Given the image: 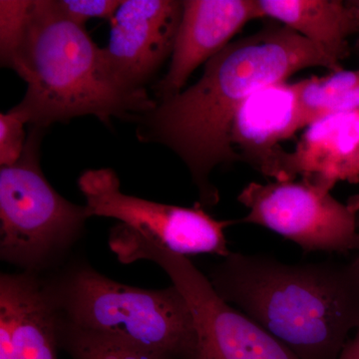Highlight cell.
I'll use <instances>...</instances> for the list:
<instances>
[{"label":"cell","mask_w":359,"mask_h":359,"mask_svg":"<svg viewBox=\"0 0 359 359\" xmlns=\"http://www.w3.org/2000/svg\"><path fill=\"white\" fill-rule=\"evenodd\" d=\"M311 67L342 69L339 61L287 26L231 42L205 63L195 84L158 101L142 116L139 139L172 149L188 167L201 205H216L219 193L211 174L219 165L238 162L230 133L241 106L257 90Z\"/></svg>","instance_id":"cell-1"},{"label":"cell","mask_w":359,"mask_h":359,"mask_svg":"<svg viewBox=\"0 0 359 359\" xmlns=\"http://www.w3.org/2000/svg\"><path fill=\"white\" fill-rule=\"evenodd\" d=\"M210 282L299 359H339L359 327V264L231 252Z\"/></svg>","instance_id":"cell-2"},{"label":"cell","mask_w":359,"mask_h":359,"mask_svg":"<svg viewBox=\"0 0 359 359\" xmlns=\"http://www.w3.org/2000/svg\"><path fill=\"white\" fill-rule=\"evenodd\" d=\"M6 68L27 84L13 108L36 128L81 116L110 124L113 118L144 116L157 105L146 90L133 91L118 82L103 48L54 0H32L25 34Z\"/></svg>","instance_id":"cell-3"},{"label":"cell","mask_w":359,"mask_h":359,"mask_svg":"<svg viewBox=\"0 0 359 359\" xmlns=\"http://www.w3.org/2000/svg\"><path fill=\"white\" fill-rule=\"evenodd\" d=\"M59 318L171 359H191L197 332L192 311L173 283L146 290L111 280L79 264L45 282Z\"/></svg>","instance_id":"cell-4"},{"label":"cell","mask_w":359,"mask_h":359,"mask_svg":"<svg viewBox=\"0 0 359 359\" xmlns=\"http://www.w3.org/2000/svg\"><path fill=\"white\" fill-rule=\"evenodd\" d=\"M43 129L32 127L18 163L0 170V259L36 273L68 250L89 219L59 195L39 163Z\"/></svg>","instance_id":"cell-5"},{"label":"cell","mask_w":359,"mask_h":359,"mask_svg":"<svg viewBox=\"0 0 359 359\" xmlns=\"http://www.w3.org/2000/svg\"><path fill=\"white\" fill-rule=\"evenodd\" d=\"M110 250L124 264L154 262L185 297L197 340L191 359H299L250 316L219 297L188 257L136 235L121 224L110 231Z\"/></svg>","instance_id":"cell-6"},{"label":"cell","mask_w":359,"mask_h":359,"mask_svg":"<svg viewBox=\"0 0 359 359\" xmlns=\"http://www.w3.org/2000/svg\"><path fill=\"white\" fill-rule=\"evenodd\" d=\"M77 184L89 218L117 219L136 235L184 257H226L231 252L224 231L238 222L212 218L201 204L180 207L127 195L109 168L87 170Z\"/></svg>","instance_id":"cell-7"},{"label":"cell","mask_w":359,"mask_h":359,"mask_svg":"<svg viewBox=\"0 0 359 359\" xmlns=\"http://www.w3.org/2000/svg\"><path fill=\"white\" fill-rule=\"evenodd\" d=\"M237 200L248 209L241 223L264 226L304 252L359 250L358 215L311 182H250Z\"/></svg>","instance_id":"cell-8"},{"label":"cell","mask_w":359,"mask_h":359,"mask_svg":"<svg viewBox=\"0 0 359 359\" xmlns=\"http://www.w3.org/2000/svg\"><path fill=\"white\" fill-rule=\"evenodd\" d=\"M183 13L178 0H124L111 20L103 48L108 67L120 84L142 91L173 53Z\"/></svg>","instance_id":"cell-9"},{"label":"cell","mask_w":359,"mask_h":359,"mask_svg":"<svg viewBox=\"0 0 359 359\" xmlns=\"http://www.w3.org/2000/svg\"><path fill=\"white\" fill-rule=\"evenodd\" d=\"M302 126L297 82L268 85L243 103L231 123L230 141L238 162L275 181H289L287 152L280 143Z\"/></svg>","instance_id":"cell-10"},{"label":"cell","mask_w":359,"mask_h":359,"mask_svg":"<svg viewBox=\"0 0 359 359\" xmlns=\"http://www.w3.org/2000/svg\"><path fill=\"white\" fill-rule=\"evenodd\" d=\"M171 63L157 86L160 101L181 92L203 63L230 44L248 22L262 18L257 0H184Z\"/></svg>","instance_id":"cell-11"},{"label":"cell","mask_w":359,"mask_h":359,"mask_svg":"<svg viewBox=\"0 0 359 359\" xmlns=\"http://www.w3.org/2000/svg\"><path fill=\"white\" fill-rule=\"evenodd\" d=\"M59 318L32 271L0 276V359H58Z\"/></svg>","instance_id":"cell-12"},{"label":"cell","mask_w":359,"mask_h":359,"mask_svg":"<svg viewBox=\"0 0 359 359\" xmlns=\"http://www.w3.org/2000/svg\"><path fill=\"white\" fill-rule=\"evenodd\" d=\"M285 170L332 192L340 182L359 183V110L328 115L306 127Z\"/></svg>","instance_id":"cell-13"},{"label":"cell","mask_w":359,"mask_h":359,"mask_svg":"<svg viewBox=\"0 0 359 359\" xmlns=\"http://www.w3.org/2000/svg\"><path fill=\"white\" fill-rule=\"evenodd\" d=\"M262 18L285 26L318 45L341 62L349 54L348 39L359 32L355 1L341 0H257Z\"/></svg>","instance_id":"cell-14"},{"label":"cell","mask_w":359,"mask_h":359,"mask_svg":"<svg viewBox=\"0 0 359 359\" xmlns=\"http://www.w3.org/2000/svg\"><path fill=\"white\" fill-rule=\"evenodd\" d=\"M297 85L304 128L325 116L359 110V69L334 71Z\"/></svg>","instance_id":"cell-15"},{"label":"cell","mask_w":359,"mask_h":359,"mask_svg":"<svg viewBox=\"0 0 359 359\" xmlns=\"http://www.w3.org/2000/svg\"><path fill=\"white\" fill-rule=\"evenodd\" d=\"M58 334L60 348L72 359H171L119 337L73 327L60 318Z\"/></svg>","instance_id":"cell-16"},{"label":"cell","mask_w":359,"mask_h":359,"mask_svg":"<svg viewBox=\"0 0 359 359\" xmlns=\"http://www.w3.org/2000/svg\"><path fill=\"white\" fill-rule=\"evenodd\" d=\"M32 0L0 1V61L6 67L25 34Z\"/></svg>","instance_id":"cell-17"},{"label":"cell","mask_w":359,"mask_h":359,"mask_svg":"<svg viewBox=\"0 0 359 359\" xmlns=\"http://www.w3.org/2000/svg\"><path fill=\"white\" fill-rule=\"evenodd\" d=\"M25 118L18 110L0 114V166L9 167L22 157L26 146Z\"/></svg>","instance_id":"cell-18"},{"label":"cell","mask_w":359,"mask_h":359,"mask_svg":"<svg viewBox=\"0 0 359 359\" xmlns=\"http://www.w3.org/2000/svg\"><path fill=\"white\" fill-rule=\"evenodd\" d=\"M58 11L78 25L92 18L112 20L122 0H54Z\"/></svg>","instance_id":"cell-19"},{"label":"cell","mask_w":359,"mask_h":359,"mask_svg":"<svg viewBox=\"0 0 359 359\" xmlns=\"http://www.w3.org/2000/svg\"><path fill=\"white\" fill-rule=\"evenodd\" d=\"M339 359H359V327L353 339L347 341Z\"/></svg>","instance_id":"cell-20"},{"label":"cell","mask_w":359,"mask_h":359,"mask_svg":"<svg viewBox=\"0 0 359 359\" xmlns=\"http://www.w3.org/2000/svg\"><path fill=\"white\" fill-rule=\"evenodd\" d=\"M347 207L351 209V211H353L354 214H359V194L355 196H353V197L349 198L348 201H347Z\"/></svg>","instance_id":"cell-21"},{"label":"cell","mask_w":359,"mask_h":359,"mask_svg":"<svg viewBox=\"0 0 359 359\" xmlns=\"http://www.w3.org/2000/svg\"><path fill=\"white\" fill-rule=\"evenodd\" d=\"M355 6H356V8H358V16H359V0H358V1H355ZM358 47H359V40H358Z\"/></svg>","instance_id":"cell-22"},{"label":"cell","mask_w":359,"mask_h":359,"mask_svg":"<svg viewBox=\"0 0 359 359\" xmlns=\"http://www.w3.org/2000/svg\"><path fill=\"white\" fill-rule=\"evenodd\" d=\"M358 224H359V221H358ZM355 261H356V263H358L359 264V256L358 257H356Z\"/></svg>","instance_id":"cell-23"}]
</instances>
